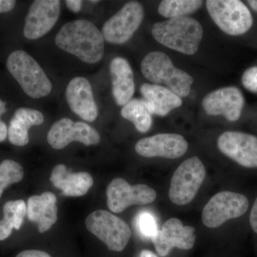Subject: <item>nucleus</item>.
Returning <instances> with one entry per match:
<instances>
[{
    "mask_svg": "<svg viewBox=\"0 0 257 257\" xmlns=\"http://www.w3.org/2000/svg\"><path fill=\"white\" fill-rule=\"evenodd\" d=\"M55 43L61 50L85 63H97L104 56L102 33L89 20H77L64 24L56 35Z\"/></svg>",
    "mask_w": 257,
    "mask_h": 257,
    "instance_id": "1",
    "label": "nucleus"
},
{
    "mask_svg": "<svg viewBox=\"0 0 257 257\" xmlns=\"http://www.w3.org/2000/svg\"><path fill=\"white\" fill-rule=\"evenodd\" d=\"M152 34L161 45L181 53L192 55L199 49L204 31L197 20L186 16L155 24Z\"/></svg>",
    "mask_w": 257,
    "mask_h": 257,
    "instance_id": "2",
    "label": "nucleus"
},
{
    "mask_svg": "<svg viewBox=\"0 0 257 257\" xmlns=\"http://www.w3.org/2000/svg\"><path fill=\"white\" fill-rule=\"evenodd\" d=\"M144 77L155 84H163L180 97H186L191 91L194 79L188 73L174 65L168 55L162 52L147 54L141 63Z\"/></svg>",
    "mask_w": 257,
    "mask_h": 257,
    "instance_id": "3",
    "label": "nucleus"
},
{
    "mask_svg": "<svg viewBox=\"0 0 257 257\" xmlns=\"http://www.w3.org/2000/svg\"><path fill=\"white\" fill-rule=\"evenodd\" d=\"M7 67L30 97L40 99L52 92V83L41 66L25 51L12 52L7 60Z\"/></svg>",
    "mask_w": 257,
    "mask_h": 257,
    "instance_id": "4",
    "label": "nucleus"
},
{
    "mask_svg": "<svg viewBox=\"0 0 257 257\" xmlns=\"http://www.w3.org/2000/svg\"><path fill=\"white\" fill-rule=\"evenodd\" d=\"M206 6L213 21L228 35H243L252 26L251 12L241 1L208 0Z\"/></svg>",
    "mask_w": 257,
    "mask_h": 257,
    "instance_id": "5",
    "label": "nucleus"
},
{
    "mask_svg": "<svg viewBox=\"0 0 257 257\" xmlns=\"http://www.w3.org/2000/svg\"><path fill=\"white\" fill-rule=\"evenodd\" d=\"M206 177L204 164L192 157L177 167L171 180L169 197L174 204L186 205L192 202Z\"/></svg>",
    "mask_w": 257,
    "mask_h": 257,
    "instance_id": "6",
    "label": "nucleus"
},
{
    "mask_svg": "<svg viewBox=\"0 0 257 257\" xmlns=\"http://www.w3.org/2000/svg\"><path fill=\"white\" fill-rule=\"evenodd\" d=\"M250 203L246 196L239 192L224 191L211 198L202 211L203 224L208 228L219 227L230 219L244 215Z\"/></svg>",
    "mask_w": 257,
    "mask_h": 257,
    "instance_id": "7",
    "label": "nucleus"
},
{
    "mask_svg": "<svg viewBox=\"0 0 257 257\" xmlns=\"http://www.w3.org/2000/svg\"><path fill=\"white\" fill-rule=\"evenodd\" d=\"M85 224L89 232L105 243L111 251H123L131 237L128 225L107 211H94L87 216Z\"/></svg>",
    "mask_w": 257,
    "mask_h": 257,
    "instance_id": "8",
    "label": "nucleus"
},
{
    "mask_svg": "<svg viewBox=\"0 0 257 257\" xmlns=\"http://www.w3.org/2000/svg\"><path fill=\"white\" fill-rule=\"evenodd\" d=\"M143 18V5L138 2H128L104 24L101 32L103 37L114 45L126 43L140 28Z\"/></svg>",
    "mask_w": 257,
    "mask_h": 257,
    "instance_id": "9",
    "label": "nucleus"
},
{
    "mask_svg": "<svg viewBox=\"0 0 257 257\" xmlns=\"http://www.w3.org/2000/svg\"><path fill=\"white\" fill-rule=\"evenodd\" d=\"M107 206L112 212L120 213L132 205L151 204L157 192L146 184L130 185L124 179L116 178L106 188Z\"/></svg>",
    "mask_w": 257,
    "mask_h": 257,
    "instance_id": "10",
    "label": "nucleus"
},
{
    "mask_svg": "<svg viewBox=\"0 0 257 257\" xmlns=\"http://www.w3.org/2000/svg\"><path fill=\"white\" fill-rule=\"evenodd\" d=\"M221 153L247 169H257V137L238 131L221 134L217 140Z\"/></svg>",
    "mask_w": 257,
    "mask_h": 257,
    "instance_id": "11",
    "label": "nucleus"
},
{
    "mask_svg": "<svg viewBox=\"0 0 257 257\" xmlns=\"http://www.w3.org/2000/svg\"><path fill=\"white\" fill-rule=\"evenodd\" d=\"M47 140L52 148L62 150L75 141L86 146L97 145L100 142V136L94 128L86 123L74 122L69 118H62L51 126Z\"/></svg>",
    "mask_w": 257,
    "mask_h": 257,
    "instance_id": "12",
    "label": "nucleus"
},
{
    "mask_svg": "<svg viewBox=\"0 0 257 257\" xmlns=\"http://www.w3.org/2000/svg\"><path fill=\"white\" fill-rule=\"evenodd\" d=\"M59 0H36L30 7L25 18L24 36L28 40L41 38L53 28L60 18Z\"/></svg>",
    "mask_w": 257,
    "mask_h": 257,
    "instance_id": "13",
    "label": "nucleus"
},
{
    "mask_svg": "<svg viewBox=\"0 0 257 257\" xmlns=\"http://www.w3.org/2000/svg\"><path fill=\"white\" fill-rule=\"evenodd\" d=\"M196 238L193 226H184L179 219L172 218L166 221L152 239L158 254L166 256L174 247L190 249L195 243Z\"/></svg>",
    "mask_w": 257,
    "mask_h": 257,
    "instance_id": "14",
    "label": "nucleus"
},
{
    "mask_svg": "<svg viewBox=\"0 0 257 257\" xmlns=\"http://www.w3.org/2000/svg\"><path fill=\"white\" fill-rule=\"evenodd\" d=\"M188 150L187 140L179 134H158L142 139L135 146L137 153L144 157L177 159Z\"/></svg>",
    "mask_w": 257,
    "mask_h": 257,
    "instance_id": "15",
    "label": "nucleus"
},
{
    "mask_svg": "<svg viewBox=\"0 0 257 257\" xmlns=\"http://www.w3.org/2000/svg\"><path fill=\"white\" fill-rule=\"evenodd\" d=\"M244 97L239 89L227 87L209 93L202 101L203 109L208 115H223L229 121H236L241 116Z\"/></svg>",
    "mask_w": 257,
    "mask_h": 257,
    "instance_id": "16",
    "label": "nucleus"
},
{
    "mask_svg": "<svg viewBox=\"0 0 257 257\" xmlns=\"http://www.w3.org/2000/svg\"><path fill=\"white\" fill-rule=\"evenodd\" d=\"M65 96L71 110L85 121H95L98 116L97 106L92 86L85 77L72 79L66 88Z\"/></svg>",
    "mask_w": 257,
    "mask_h": 257,
    "instance_id": "17",
    "label": "nucleus"
},
{
    "mask_svg": "<svg viewBox=\"0 0 257 257\" xmlns=\"http://www.w3.org/2000/svg\"><path fill=\"white\" fill-rule=\"evenodd\" d=\"M112 94L118 106H124L133 99L135 92L134 73L126 59L115 57L109 64Z\"/></svg>",
    "mask_w": 257,
    "mask_h": 257,
    "instance_id": "18",
    "label": "nucleus"
},
{
    "mask_svg": "<svg viewBox=\"0 0 257 257\" xmlns=\"http://www.w3.org/2000/svg\"><path fill=\"white\" fill-rule=\"evenodd\" d=\"M50 181L67 197H82L92 187L94 181L87 172L72 173L64 165L56 166L52 172Z\"/></svg>",
    "mask_w": 257,
    "mask_h": 257,
    "instance_id": "19",
    "label": "nucleus"
},
{
    "mask_svg": "<svg viewBox=\"0 0 257 257\" xmlns=\"http://www.w3.org/2000/svg\"><path fill=\"white\" fill-rule=\"evenodd\" d=\"M29 219L37 223L38 231H48L57 220V197L53 193L45 192L28 199L27 209Z\"/></svg>",
    "mask_w": 257,
    "mask_h": 257,
    "instance_id": "20",
    "label": "nucleus"
},
{
    "mask_svg": "<svg viewBox=\"0 0 257 257\" xmlns=\"http://www.w3.org/2000/svg\"><path fill=\"white\" fill-rule=\"evenodd\" d=\"M140 92L148 104L152 114L165 116L171 111L182 105V99L167 87L159 84H143Z\"/></svg>",
    "mask_w": 257,
    "mask_h": 257,
    "instance_id": "21",
    "label": "nucleus"
},
{
    "mask_svg": "<svg viewBox=\"0 0 257 257\" xmlns=\"http://www.w3.org/2000/svg\"><path fill=\"white\" fill-rule=\"evenodd\" d=\"M45 117L41 111L30 108L20 107L15 111L8 130L9 141L16 146L23 147L29 143V130L43 124Z\"/></svg>",
    "mask_w": 257,
    "mask_h": 257,
    "instance_id": "22",
    "label": "nucleus"
},
{
    "mask_svg": "<svg viewBox=\"0 0 257 257\" xmlns=\"http://www.w3.org/2000/svg\"><path fill=\"white\" fill-rule=\"evenodd\" d=\"M26 203L23 199L9 201L3 207L4 218L0 221V241L6 239L13 229H20L27 214Z\"/></svg>",
    "mask_w": 257,
    "mask_h": 257,
    "instance_id": "23",
    "label": "nucleus"
},
{
    "mask_svg": "<svg viewBox=\"0 0 257 257\" xmlns=\"http://www.w3.org/2000/svg\"><path fill=\"white\" fill-rule=\"evenodd\" d=\"M121 115L132 121L140 133H146L152 127V111L144 99H132L123 106Z\"/></svg>",
    "mask_w": 257,
    "mask_h": 257,
    "instance_id": "24",
    "label": "nucleus"
},
{
    "mask_svg": "<svg viewBox=\"0 0 257 257\" xmlns=\"http://www.w3.org/2000/svg\"><path fill=\"white\" fill-rule=\"evenodd\" d=\"M199 0H164L159 5L158 12L167 18L186 17L195 13L202 6Z\"/></svg>",
    "mask_w": 257,
    "mask_h": 257,
    "instance_id": "25",
    "label": "nucleus"
},
{
    "mask_svg": "<svg viewBox=\"0 0 257 257\" xmlns=\"http://www.w3.org/2000/svg\"><path fill=\"white\" fill-rule=\"evenodd\" d=\"M24 177L23 167L13 160H6L0 164V198L8 186L18 183Z\"/></svg>",
    "mask_w": 257,
    "mask_h": 257,
    "instance_id": "26",
    "label": "nucleus"
},
{
    "mask_svg": "<svg viewBox=\"0 0 257 257\" xmlns=\"http://www.w3.org/2000/svg\"><path fill=\"white\" fill-rule=\"evenodd\" d=\"M138 225L140 232L147 237H153L158 231L155 217L146 211L138 216Z\"/></svg>",
    "mask_w": 257,
    "mask_h": 257,
    "instance_id": "27",
    "label": "nucleus"
},
{
    "mask_svg": "<svg viewBox=\"0 0 257 257\" xmlns=\"http://www.w3.org/2000/svg\"><path fill=\"white\" fill-rule=\"evenodd\" d=\"M243 87L250 92L257 93V67H249L241 77Z\"/></svg>",
    "mask_w": 257,
    "mask_h": 257,
    "instance_id": "28",
    "label": "nucleus"
},
{
    "mask_svg": "<svg viewBox=\"0 0 257 257\" xmlns=\"http://www.w3.org/2000/svg\"><path fill=\"white\" fill-rule=\"evenodd\" d=\"M6 103L0 99V143L5 141L8 136V126L1 120V116L6 112Z\"/></svg>",
    "mask_w": 257,
    "mask_h": 257,
    "instance_id": "29",
    "label": "nucleus"
},
{
    "mask_svg": "<svg viewBox=\"0 0 257 257\" xmlns=\"http://www.w3.org/2000/svg\"><path fill=\"white\" fill-rule=\"evenodd\" d=\"M249 224L253 232L257 234V197L250 211Z\"/></svg>",
    "mask_w": 257,
    "mask_h": 257,
    "instance_id": "30",
    "label": "nucleus"
},
{
    "mask_svg": "<svg viewBox=\"0 0 257 257\" xmlns=\"http://www.w3.org/2000/svg\"><path fill=\"white\" fill-rule=\"evenodd\" d=\"M16 257H51L48 253L40 250H26L17 255Z\"/></svg>",
    "mask_w": 257,
    "mask_h": 257,
    "instance_id": "31",
    "label": "nucleus"
},
{
    "mask_svg": "<svg viewBox=\"0 0 257 257\" xmlns=\"http://www.w3.org/2000/svg\"><path fill=\"white\" fill-rule=\"evenodd\" d=\"M16 1L14 0H0V13H8L15 8Z\"/></svg>",
    "mask_w": 257,
    "mask_h": 257,
    "instance_id": "32",
    "label": "nucleus"
},
{
    "mask_svg": "<svg viewBox=\"0 0 257 257\" xmlns=\"http://www.w3.org/2000/svg\"><path fill=\"white\" fill-rule=\"evenodd\" d=\"M82 1L80 0H67L65 1L66 5L71 11L73 13H79L82 6Z\"/></svg>",
    "mask_w": 257,
    "mask_h": 257,
    "instance_id": "33",
    "label": "nucleus"
},
{
    "mask_svg": "<svg viewBox=\"0 0 257 257\" xmlns=\"http://www.w3.org/2000/svg\"><path fill=\"white\" fill-rule=\"evenodd\" d=\"M140 257H157L156 255L152 251H148V250H143L142 251L141 253H140Z\"/></svg>",
    "mask_w": 257,
    "mask_h": 257,
    "instance_id": "34",
    "label": "nucleus"
},
{
    "mask_svg": "<svg viewBox=\"0 0 257 257\" xmlns=\"http://www.w3.org/2000/svg\"><path fill=\"white\" fill-rule=\"evenodd\" d=\"M247 3L251 7V9L257 12V0H249V1H247Z\"/></svg>",
    "mask_w": 257,
    "mask_h": 257,
    "instance_id": "35",
    "label": "nucleus"
},
{
    "mask_svg": "<svg viewBox=\"0 0 257 257\" xmlns=\"http://www.w3.org/2000/svg\"><path fill=\"white\" fill-rule=\"evenodd\" d=\"M91 3H99V1H90Z\"/></svg>",
    "mask_w": 257,
    "mask_h": 257,
    "instance_id": "36",
    "label": "nucleus"
}]
</instances>
